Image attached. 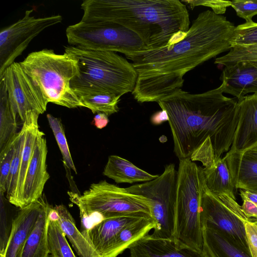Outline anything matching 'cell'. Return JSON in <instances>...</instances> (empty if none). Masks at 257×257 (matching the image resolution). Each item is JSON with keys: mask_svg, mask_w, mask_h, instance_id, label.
<instances>
[{"mask_svg": "<svg viewBox=\"0 0 257 257\" xmlns=\"http://www.w3.org/2000/svg\"><path fill=\"white\" fill-rule=\"evenodd\" d=\"M19 63L48 102L69 108L83 107L70 87L71 80L79 74L78 62L74 56L44 49L30 53Z\"/></svg>", "mask_w": 257, "mask_h": 257, "instance_id": "cell-5", "label": "cell"}, {"mask_svg": "<svg viewBox=\"0 0 257 257\" xmlns=\"http://www.w3.org/2000/svg\"><path fill=\"white\" fill-rule=\"evenodd\" d=\"M205 185L203 168L189 159L179 160L176 186L175 238L203 250L201 200Z\"/></svg>", "mask_w": 257, "mask_h": 257, "instance_id": "cell-6", "label": "cell"}, {"mask_svg": "<svg viewBox=\"0 0 257 257\" xmlns=\"http://www.w3.org/2000/svg\"><path fill=\"white\" fill-rule=\"evenodd\" d=\"M248 218L236 199L226 195L211 193L206 184L201 200L200 219L202 228L209 227L226 232L243 248L249 251L245 229Z\"/></svg>", "mask_w": 257, "mask_h": 257, "instance_id": "cell-10", "label": "cell"}, {"mask_svg": "<svg viewBox=\"0 0 257 257\" xmlns=\"http://www.w3.org/2000/svg\"><path fill=\"white\" fill-rule=\"evenodd\" d=\"M49 217L48 247L51 257H76L57 221L58 217L51 213Z\"/></svg>", "mask_w": 257, "mask_h": 257, "instance_id": "cell-27", "label": "cell"}, {"mask_svg": "<svg viewBox=\"0 0 257 257\" xmlns=\"http://www.w3.org/2000/svg\"><path fill=\"white\" fill-rule=\"evenodd\" d=\"M47 118L62 155L65 166L77 173L61 119L50 114H47Z\"/></svg>", "mask_w": 257, "mask_h": 257, "instance_id": "cell-31", "label": "cell"}, {"mask_svg": "<svg viewBox=\"0 0 257 257\" xmlns=\"http://www.w3.org/2000/svg\"><path fill=\"white\" fill-rule=\"evenodd\" d=\"M244 153L257 160V145Z\"/></svg>", "mask_w": 257, "mask_h": 257, "instance_id": "cell-41", "label": "cell"}, {"mask_svg": "<svg viewBox=\"0 0 257 257\" xmlns=\"http://www.w3.org/2000/svg\"><path fill=\"white\" fill-rule=\"evenodd\" d=\"M17 119L11 109L5 84L0 80V150L18 132Z\"/></svg>", "mask_w": 257, "mask_h": 257, "instance_id": "cell-26", "label": "cell"}, {"mask_svg": "<svg viewBox=\"0 0 257 257\" xmlns=\"http://www.w3.org/2000/svg\"><path fill=\"white\" fill-rule=\"evenodd\" d=\"M80 101L93 113H104L108 116L118 111L120 96L104 93H90L77 96Z\"/></svg>", "mask_w": 257, "mask_h": 257, "instance_id": "cell-28", "label": "cell"}, {"mask_svg": "<svg viewBox=\"0 0 257 257\" xmlns=\"http://www.w3.org/2000/svg\"><path fill=\"white\" fill-rule=\"evenodd\" d=\"M17 134L7 143L0 153V191L3 195L7 192L8 179L14 155Z\"/></svg>", "mask_w": 257, "mask_h": 257, "instance_id": "cell-32", "label": "cell"}, {"mask_svg": "<svg viewBox=\"0 0 257 257\" xmlns=\"http://www.w3.org/2000/svg\"><path fill=\"white\" fill-rule=\"evenodd\" d=\"M235 26L212 11L200 13L185 38L172 45L125 56L138 74L132 92L138 102H158L183 85L184 75L204 62L230 50Z\"/></svg>", "mask_w": 257, "mask_h": 257, "instance_id": "cell-1", "label": "cell"}, {"mask_svg": "<svg viewBox=\"0 0 257 257\" xmlns=\"http://www.w3.org/2000/svg\"><path fill=\"white\" fill-rule=\"evenodd\" d=\"M5 84L13 114L23 122L26 113L35 111L43 114L48 101L39 86L24 71L20 63L14 62L0 76Z\"/></svg>", "mask_w": 257, "mask_h": 257, "instance_id": "cell-12", "label": "cell"}, {"mask_svg": "<svg viewBox=\"0 0 257 257\" xmlns=\"http://www.w3.org/2000/svg\"><path fill=\"white\" fill-rule=\"evenodd\" d=\"M241 62H257V45L234 46L227 54L216 58L214 63L227 67Z\"/></svg>", "mask_w": 257, "mask_h": 257, "instance_id": "cell-30", "label": "cell"}, {"mask_svg": "<svg viewBox=\"0 0 257 257\" xmlns=\"http://www.w3.org/2000/svg\"><path fill=\"white\" fill-rule=\"evenodd\" d=\"M203 251L207 257H252L229 234L216 228H202Z\"/></svg>", "mask_w": 257, "mask_h": 257, "instance_id": "cell-19", "label": "cell"}, {"mask_svg": "<svg viewBox=\"0 0 257 257\" xmlns=\"http://www.w3.org/2000/svg\"><path fill=\"white\" fill-rule=\"evenodd\" d=\"M4 205H1L0 227V254H2L6 248L11 229H9L8 218Z\"/></svg>", "mask_w": 257, "mask_h": 257, "instance_id": "cell-37", "label": "cell"}, {"mask_svg": "<svg viewBox=\"0 0 257 257\" xmlns=\"http://www.w3.org/2000/svg\"><path fill=\"white\" fill-rule=\"evenodd\" d=\"M52 207L46 200L27 239L22 257H48L49 254L48 231Z\"/></svg>", "mask_w": 257, "mask_h": 257, "instance_id": "cell-23", "label": "cell"}, {"mask_svg": "<svg viewBox=\"0 0 257 257\" xmlns=\"http://www.w3.org/2000/svg\"><path fill=\"white\" fill-rule=\"evenodd\" d=\"M230 6L235 11L236 15L246 21L253 22L252 18L257 15V0H236L230 1Z\"/></svg>", "mask_w": 257, "mask_h": 257, "instance_id": "cell-34", "label": "cell"}, {"mask_svg": "<svg viewBox=\"0 0 257 257\" xmlns=\"http://www.w3.org/2000/svg\"><path fill=\"white\" fill-rule=\"evenodd\" d=\"M146 215H148L130 214L104 218L85 228L82 233L101 257L111 241L124 227Z\"/></svg>", "mask_w": 257, "mask_h": 257, "instance_id": "cell-17", "label": "cell"}, {"mask_svg": "<svg viewBox=\"0 0 257 257\" xmlns=\"http://www.w3.org/2000/svg\"><path fill=\"white\" fill-rule=\"evenodd\" d=\"M239 194L242 199H247L257 206V191L240 189Z\"/></svg>", "mask_w": 257, "mask_h": 257, "instance_id": "cell-40", "label": "cell"}, {"mask_svg": "<svg viewBox=\"0 0 257 257\" xmlns=\"http://www.w3.org/2000/svg\"><path fill=\"white\" fill-rule=\"evenodd\" d=\"M65 52L74 56L79 67V75L70 81L77 96L95 93L121 97L132 92L138 74L132 63L112 51H95L69 46Z\"/></svg>", "mask_w": 257, "mask_h": 257, "instance_id": "cell-4", "label": "cell"}, {"mask_svg": "<svg viewBox=\"0 0 257 257\" xmlns=\"http://www.w3.org/2000/svg\"><path fill=\"white\" fill-rule=\"evenodd\" d=\"M109 119L108 116L104 113H97L93 118L94 125L99 129L105 127L108 124Z\"/></svg>", "mask_w": 257, "mask_h": 257, "instance_id": "cell-39", "label": "cell"}, {"mask_svg": "<svg viewBox=\"0 0 257 257\" xmlns=\"http://www.w3.org/2000/svg\"><path fill=\"white\" fill-rule=\"evenodd\" d=\"M128 249L130 257H207L203 250L178 239L156 238L150 234L136 241Z\"/></svg>", "mask_w": 257, "mask_h": 257, "instance_id": "cell-14", "label": "cell"}, {"mask_svg": "<svg viewBox=\"0 0 257 257\" xmlns=\"http://www.w3.org/2000/svg\"><path fill=\"white\" fill-rule=\"evenodd\" d=\"M56 211L59 225L79 257H100L82 232L77 228L75 220L63 205L53 207Z\"/></svg>", "mask_w": 257, "mask_h": 257, "instance_id": "cell-24", "label": "cell"}, {"mask_svg": "<svg viewBox=\"0 0 257 257\" xmlns=\"http://www.w3.org/2000/svg\"><path fill=\"white\" fill-rule=\"evenodd\" d=\"M221 79L224 83V93L237 100L248 93L257 94V65L241 62L225 67Z\"/></svg>", "mask_w": 257, "mask_h": 257, "instance_id": "cell-18", "label": "cell"}, {"mask_svg": "<svg viewBox=\"0 0 257 257\" xmlns=\"http://www.w3.org/2000/svg\"><path fill=\"white\" fill-rule=\"evenodd\" d=\"M103 174L117 183L130 184L148 182L159 176L158 175L151 174L116 155L108 157Z\"/></svg>", "mask_w": 257, "mask_h": 257, "instance_id": "cell-22", "label": "cell"}, {"mask_svg": "<svg viewBox=\"0 0 257 257\" xmlns=\"http://www.w3.org/2000/svg\"><path fill=\"white\" fill-rule=\"evenodd\" d=\"M207 189L215 195L226 194L236 199L235 189L231 175L224 157L214 165L203 168Z\"/></svg>", "mask_w": 257, "mask_h": 257, "instance_id": "cell-25", "label": "cell"}, {"mask_svg": "<svg viewBox=\"0 0 257 257\" xmlns=\"http://www.w3.org/2000/svg\"><path fill=\"white\" fill-rule=\"evenodd\" d=\"M226 159L236 189L257 191V160L244 153H226Z\"/></svg>", "mask_w": 257, "mask_h": 257, "instance_id": "cell-20", "label": "cell"}, {"mask_svg": "<svg viewBox=\"0 0 257 257\" xmlns=\"http://www.w3.org/2000/svg\"><path fill=\"white\" fill-rule=\"evenodd\" d=\"M47 152L45 134L40 130L17 206L20 209L30 205L42 196L45 185L50 177L47 171Z\"/></svg>", "mask_w": 257, "mask_h": 257, "instance_id": "cell-13", "label": "cell"}, {"mask_svg": "<svg viewBox=\"0 0 257 257\" xmlns=\"http://www.w3.org/2000/svg\"><path fill=\"white\" fill-rule=\"evenodd\" d=\"M168 120V114L164 109L156 112L151 117V122L154 125H159Z\"/></svg>", "mask_w": 257, "mask_h": 257, "instance_id": "cell-38", "label": "cell"}, {"mask_svg": "<svg viewBox=\"0 0 257 257\" xmlns=\"http://www.w3.org/2000/svg\"><path fill=\"white\" fill-rule=\"evenodd\" d=\"M231 48L257 45V23H245L235 27L230 40Z\"/></svg>", "mask_w": 257, "mask_h": 257, "instance_id": "cell-33", "label": "cell"}, {"mask_svg": "<svg viewBox=\"0 0 257 257\" xmlns=\"http://www.w3.org/2000/svg\"><path fill=\"white\" fill-rule=\"evenodd\" d=\"M177 171L174 164L165 167L157 178L125 188L131 193L152 202V216L156 225L150 235L156 238L176 239V200Z\"/></svg>", "mask_w": 257, "mask_h": 257, "instance_id": "cell-9", "label": "cell"}, {"mask_svg": "<svg viewBox=\"0 0 257 257\" xmlns=\"http://www.w3.org/2000/svg\"><path fill=\"white\" fill-rule=\"evenodd\" d=\"M68 43L85 49L112 51L125 56L149 50L136 33L111 22H79L66 30Z\"/></svg>", "mask_w": 257, "mask_h": 257, "instance_id": "cell-8", "label": "cell"}, {"mask_svg": "<svg viewBox=\"0 0 257 257\" xmlns=\"http://www.w3.org/2000/svg\"><path fill=\"white\" fill-rule=\"evenodd\" d=\"M238 121L229 152L244 153L257 145V94L237 100Z\"/></svg>", "mask_w": 257, "mask_h": 257, "instance_id": "cell-15", "label": "cell"}, {"mask_svg": "<svg viewBox=\"0 0 257 257\" xmlns=\"http://www.w3.org/2000/svg\"><path fill=\"white\" fill-rule=\"evenodd\" d=\"M25 127L23 124L17 133L14 155L7 185V198L13 204L16 194L21 160L25 138Z\"/></svg>", "mask_w": 257, "mask_h": 257, "instance_id": "cell-29", "label": "cell"}, {"mask_svg": "<svg viewBox=\"0 0 257 257\" xmlns=\"http://www.w3.org/2000/svg\"><path fill=\"white\" fill-rule=\"evenodd\" d=\"M68 194L72 202L79 208L84 224L93 219L99 222L109 217L130 214H146L152 217L150 200L106 180L91 184L82 195L73 192H68Z\"/></svg>", "mask_w": 257, "mask_h": 257, "instance_id": "cell-7", "label": "cell"}, {"mask_svg": "<svg viewBox=\"0 0 257 257\" xmlns=\"http://www.w3.org/2000/svg\"><path fill=\"white\" fill-rule=\"evenodd\" d=\"M156 225L154 219L149 215L127 225L113 239L101 257H116L136 241L149 234Z\"/></svg>", "mask_w": 257, "mask_h": 257, "instance_id": "cell-21", "label": "cell"}, {"mask_svg": "<svg viewBox=\"0 0 257 257\" xmlns=\"http://www.w3.org/2000/svg\"><path fill=\"white\" fill-rule=\"evenodd\" d=\"M224 83L198 94L182 89L157 103L165 110L179 160L214 165L232 144L238 121L237 100L225 96Z\"/></svg>", "mask_w": 257, "mask_h": 257, "instance_id": "cell-2", "label": "cell"}, {"mask_svg": "<svg viewBox=\"0 0 257 257\" xmlns=\"http://www.w3.org/2000/svg\"><path fill=\"white\" fill-rule=\"evenodd\" d=\"M80 21L111 22L131 30L149 50L176 43L190 27L186 6L179 0H86Z\"/></svg>", "mask_w": 257, "mask_h": 257, "instance_id": "cell-3", "label": "cell"}, {"mask_svg": "<svg viewBox=\"0 0 257 257\" xmlns=\"http://www.w3.org/2000/svg\"><path fill=\"white\" fill-rule=\"evenodd\" d=\"M182 3L189 6L192 9L195 7L203 6L210 7L212 11L217 15L225 13L226 8L230 6V1H208V0H182Z\"/></svg>", "mask_w": 257, "mask_h": 257, "instance_id": "cell-35", "label": "cell"}, {"mask_svg": "<svg viewBox=\"0 0 257 257\" xmlns=\"http://www.w3.org/2000/svg\"><path fill=\"white\" fill-rule=\"evenodd\" d=\"M46 199L45 195L21 208L13 219L4 252L0 257H22L27 239L38 220Z\"/></svg>", "mask_w": 257, "mask_h": 257, "instance_id": "cell-16", "label": "cell"}, {"mask_svg": "<svg viewBox=\"0 0 257 257\" xmlns=\"http://www.w3.org/2000/svg\"><path fill=\"white\" fill-rule=\"evenodd\" d=\"M27 10L24 17L0 32V76L26 49L30 42L44 29L62 21L59 15L42 18Z\"/></svg>", "mask_w": 257, "mask_h": 257, "instance_id": "cell-11", "label": "cell"}, {"mask_svg": "<svg viewBox=\"0 0 257 257\" xmlns=\"http://www.w3.org/2000/svg\"><path fill=\"white\" fill-rule=\"evenodd\" d=\"M247 244L252 257H257V219H251L245 223Z\"/></svg>", "mask_w": 257, "mask_h": 257, "instance_id": "cell-36", "label": "cell"}]
</instances>
